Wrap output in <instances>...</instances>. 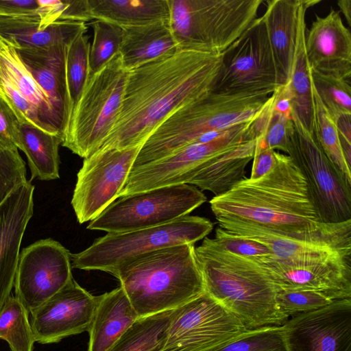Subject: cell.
Instances as JSON below:
<instances>
[{"mask_svg": "<svg viewBox=\"0 0 351 351\" xmlns=\"http://www.w3.org/2000/svg\"><path fill=\"white\" fill-rule=\"evenodd\" d=\"M221 59L177 50L130 71L116 123L99 149L143 145L171 114L211 92Z\"/></svg>", "mask_w": 351, "mask_h": 351, "instance_id": "obj_1", "label": "cell"}, {"mask_svg": "<svg viewBox=\"0 0 351 351\" xmlns=\"http://www.w3.org/2000/svg\"><path fill=\"white\" fill-rule=\"evenodd\" d=\"M209 203L218 223L242 222L292 233L320 223L304 176L288 155L278 152L277 164L268 173L245 178Z\"/></svg>", "mask_w": 351, "mask_h": 351, "instance_id": "obj_2", "label": "cell"}, {"mask_svg": "<svg viewBox=\"0 0 351 351\" xmlns=\"http://www.w3.org/2000/svg\"><path fill=\"white\" fill-rule=\"evenodd\" d=\"M205 291L247 330L280 326L286 321L276 304V288L256 258L236 255L205 237L195 247Z\"/></svg>", "mask_w": 351, "mask_h": 351, "instance_id": "obj_3", "label": "cell"}, {"mask_svg": "<svg viewBox=\"0 0 351 351\" xmlns=\"http://www.w3.org/2000/svg\"><path fill=\"white\" fill-rule=\"evenodd\" d=\"M139 318L173 310L205 291L193 244L160 248L121 264L112 274Z\"/></svg>", "mask_w": 351, "mask_h": 351, "instance_id": "obj_4", "label": "cell"}, {"mask_svg": "<svg viewBox=\"0 0 351 351\" xmlns=\"http://www.w3.org/2000/svg\"><path fill=\"white\" fill-rule=\"evenodd\" d=\"M269 97L209 93L180 108L155 128L142 145L132 169L164 158L206 134L251 121Z\"/></svg>", "mask_w": 351, "mask_h": 351, "instance_id": "obj_5", "label": "cell"}, {"mask_svg": "<svg viewBox=\"0 0 351 351\" xmlns=\"http://www.w3.org/2000/svg\"><path fill=\"white\" fill-rule=\"evenodd\" d=\"M179 50L222 53L257 18L263 0H167Z\"/></svg>", "mask_w": 351, "mask_h": 351, "instance_id": "obj_6", "label": "cell"}, {"mask_svg": "<svg viewBox=\"0 0 351 351\" xmlns=\"http://www.w3.org/2000/svg\"><path fill=\"white\" fill-rule=\"evenodd\" d=\"M128 72L119 53L88 77L71 113L63 147L84 158L100 149L118 118Z\"/></svg>", "mask_w": 351, "mask_h": 351, "instance_id": "obj_7", "label": "cell"}, {"mask_svg": "<svg viewBox=\"0 0 351 351\" xmlns=\"http://www.w3.org/2000/svg\"><path fill=\"white\" fill-rule=\"evenodd\" d=\"M213 229L208 219L186 215L158 226L107 233L83 251L71 254V266L112 274L121 264L138 256L175 245H194Z\"/></svg>", "mask_w": 351, "mask_h": 351, "instance_id": "obj_8", "label": "cell"}, {"mask_svg": "<svg viewBox=\"0 0 351 351\" xmlns=\"http://www.w3.org/2000/svg\"><path fill=\"white\" fill-rule=\"evenodd\" d=\"M206 199L201 190L188 184L123 196L91 221L87 229L116 233L158 226L189 215Z\"/></svg>", "mask_w": 351, "mask_h": 351, "instance_id": "obj_9", "label": "cell"}, {"mask_svg": "<svg viewBox=\"0 0 351 351\" xmlns=\"http://www.w3.org/2000/svg\"><path fill=\"white\" fill-rule=\"evenodd\" d=\"M282 85L263 16L222 53L211 92L271 95Z\"/></svg>", "mask_w": 351, "mask_h": 351, "instance_id": "obj_10", "label": "cell"}, {"mask_svg": "<svg viewBox=\"0 0 351 351\" xmlns=\"http://www.w3.org/2000/svg\"><path fill=\"white\" fill-rule=\"evenodd\" d=\"M218 224L230 233L266 245L271 257L284 264H312L351 258V219L338 223L320 222L313 228L292 233L237 221Z\"/></svg>", "mask_w": 351, "mask_h": 351, "instance_id": "obj_11", "label": "cell"}, {"mask_svg": "<svg viewBox=\"0 0 351 351\" xmlns=\"http://www.w3.org/2000/svg\"><path fill=\"white\" fill-rule=\"evenodd\" d=\"M287 155L304 176L319 222L351 219V184L330 161L315 134L296 121Z\"/></svg>", "mask_w": 351, "mask_h": 351, "instance_id": "obj_12", "label": "cell"}, {"mask_svg": "<svg viewBox=\"0 0 351 351\" xmlns=\"http://www.w3.org/2000/svg\"><path fill=\"white\" fill-rule=\"evenodd\" d=\"M247 330L204 291L173 310L160 351H209Z\"/></svg>", "mask_w": 351, "mask_h": 351, "instance_id": "obj_13", "label": "cell"}, {"mask_svg": "<svg viewBox=\"0 0 351 351\" xmlns=\"http://www.w3.org/2000/svg\"><path fill=\"white\" fill-rule=\"evenodd\" d=\"M253 119L232 127L217 139L191 143L164 158L132 169L119 197L163 186L189 184L207 161L249 141L247 131Z\"/></svg>", "mask_w": 351, "mask_h": 351, "instance_id": "obj_14", "label": "cell"}, {"mask_svg": "<svg viewBox=\"0 0 351 351\" xmlns=\"http://www.w3.org/2000/svg\"><path fill=\"white\" fill-rule=\"evenodd\" d=\"M141 146L99 149L84 159L71 202L80 223L93 221L119 198Z\"/></svg>", "mask_w": 351, "mask_h": 351, "instance_id": "obj_15", "label": "cell"}, {"mask_svg": "<svg viewBox=\"0 0 351 351\" xmlns=\"http://www.w3.org/2000/svg\"><path fill=\"white\" fill-rule=\"evenodd\" d=\"M0 94L21 122L60 136L67 124L23 63L16 46L0 36Z\"/></svg>", "mask_w": 351, "mask_h": 351, "instance_id": "obj_16", "label": "cell"}, {"mask_svg": "<svg viewBox=\"0 0 351 351\" xmlns=\"http://www.w3.org/2000/svg\"><path fill=\"white\" fill-rule=\"evenodd\" d=\"M71 254L60 242L41 239L23 249L14 279L15 297L29 313L72 279Z\"/></svg>", "mask_w": 351, "mask_h": 351, "instance_id": "obj_17", "label": "cell"}, {"mask_svg": "<svg viewBox=\"0 0 351 351\" xmlns=\"http://www.w3.org/2000/svg\"><path fill=\"white\" fill-rule=\"evenodd\" d=\"M97 304V296L72 278L60 291L29 313L35 341L40 344L54 343L88 331Z\"/></svg>", "mask_w": 351, "mask_h": 351, "instance_id": "obj_18", "label": "cell"}, {"mask_svg": "<svg viewBox=\"0 0 351 351\" xmlns=\"http://www.w3.org/2000/svg\"><path fill=\"white\" fill-rule=\"evenodd\" d=\"M282 328L287 351H351V299L291 317Z\"/></svg>", "mask_w": 351, "mask_h": 351, "instance_id": "obj_19", "label": "cell"}, {"mask_svg": "<svg viewBox=\"0 0 351 351\" xmlns=\"http://www.w3.org/2000/svg\"><path fill=\"white\" fill-rule=\"evenodd\" d=\"M276 290H314L335 300L351 299V258L287 265L271 256L255 257Z\"/></svg>", "mask_w": 351, "mask_h": 351, "instance_id": "obj_20", "label": "cell"}, {"mask_svg": "<svg viewBox=\"0 0 351 351\" xmlns=\"http://www.w3.org/2000/svg\"><path fill=\"white\" fill-rule=\"evenodd\" d=\"M305 51L311 71L350 81L351 34L339 12L315 16L305 35Z\"/></svg>", "mask_w": 351, "mask_h": 351, "instance_id": "obj_21", "label": "cell"}, {"mask_svg": "<svg viewBox=\"0 0 351 351\" xmlns=\"http://www.w3.org/2000/svg\"><path fill=\"white\" fill-rule=\"evenodd\" d=\"M34 191L27 180L0 204V311L14 287L21 243L34 214Z\"/></svg>", "mask_w": 351, "mask_h": 351, "instance_id": "obj_22", "label": "cell"}, {"mask_svg": "<svg viewBox=\"0 0 351 351\" xmlns=\"http://www.w3.org/2000/svg\"><path fill=\"white\" fill-rule=\"evenodd\" d=\"M38 14L21 16H0V36L19 48L48 49L69 45L86 33V23L58 21L44 30L39 28Z\"/></svg>", "mask_w": 351, "mask_h": 351, "instance_id": "obj_23", "label": "cell"}, {"mask_svg": "<svg viewBox=\"0 0 351 351\" xmlns=\"http://www.w3.org/2000/svg\"><path fill=\"white\" fill-rule=\"evenodd\" d=\"M301 0H267L263 15L282 85L288 82L293 63Z\"/></svg>", "mask_w": 351, "mask_h": 351, "instance_id": "obj_24", "label": "cell"}, {"mask_svg": "<svg viewBox=\"0 0 351 351\" xmlns=\"http://www.w3.org/2000/svg\"><path fill=\"white\" fill-rule=\"evenodd\" d=\"M67 46L58 45L48 49L16 47L23 63L51 98L68 127L71 108L65 71Z\"/></svg>", "mask_w": 351, "mask_h": 351, "instance_id": "obj_25", "label": "cell"}, {"mask_svg": "<svg viewBox=\"0 0 351 351\" xmlns=\"http://www.w3.org/2000/svg\"><path fill=\"white\" fill-rule=\"evenodd\" d=\"M138 318L121 286L98 295L88 330V351H108Z\"/></svg>", "mask_w": 351, "mask_h": 351, "instance_id": "obj_26", "label": "cell"}, {"mask_svg": "<svg viewBox=\"0 0 351 351\" xmlns=\"http://www.w3.org/2000/svg\"><path fill=\"white\" fill-rule=\"evenodd\" d=\"M319 1L301 0L298 37L293 63L287 85L289 91L292 119L309 134H315V104L311 69L305 51L306 10Z\"/></svg>", "mask_w": 351, "mask_h": 351, "instance_id": "obj_27", "label": "cell"}, {"mask_svg": "<svg viewBox=\"0 0 351 351\" xmlns=\"http://www.w3.org/2000/svg\"><path fill=\"white\" fill-rule=\"evenodd\" d=\"M119 54L130 71L160 56L179 50L169 22L123 28Z\"/></svg>", "mask_w": 351, "mask_h": 351, "instance_id": "obj_28", "label": "cell"}, {"mask_svg": "<svg viewBox=\"0 0 351 351\" xmlns=\"http://www.w3.org/2000/svg\"><path fill=\"white\" fill-rule=\"evenodd\" d=\"M256 140L242 143L237 147L207 161L189 184L221 195L245 178V167L253 159Z\"/></svg>", "mask_w": 351, "mask_h": 351, "instance_id": "obj_29", "label": "cell"}, {"mask_svg": "<svg viewBox=\"0 0 351 351\" xmlns=\"http://www.w3.org/2000/svg\"><path fill=\"white\" fill-rule=\"evenodd\" d=\"M93 19L122 28L169 22L167 0H88Z\"/></svg>", "mask_w": 351, "mask_h": 351, "instance_id": "obj_30", "label": "cell"}, {"mask_svg": "<svg viewBox=\"0 0 351 351\" xmlns=\"http://www.w3.org/2000/svg\"><path fill=\"white\" fill-rule=\"evenodd\" d=\"M62 141L63 138L58 134L45 132L27 121L21 123L17 148L27 157L31 181L59 178L58 150Z\"/></svg>", "mask_w": 351, "mask_h": 351, "instance_id": "obj_31", "label": "cell"}, {"mask_svg": "<svg viewBox=\"0 0 351 351\" xmlns=\"http://www.w3.org/2000/svg\"><path fill=\"white\" fill-rule=\"evenodd\" d=\"M172 312L138 318L108 351H160Z\"/></svg>", "mask_w": 351, "mask_h": 351, "instance_id": "obj_32", "label": "cell"}, {"mask_svg": "<svg viewBox=\"0 0 351 351\" xmlns=\"http://www.w3.org/2000/svg\"><path fill=\"white\" fill-rule=\"evenodd\" d=\"M29 313L21 302L10 295L0 311V339L10 351H33L36 342L29 322Z\"/></svg>", "mask_w": 351, "mask_h": 351, "instance_id": "obj_33", "label": "cell"}, {"mask_svg": "<svg viewBox=\"0 0 351 351\" xmlns=\"http://www.w3.org/2000/svg\"><path fill=\"white\" fill-rule=\"evenodd\" d=\"M90 47L88 36L84 34L66 48V81L71 113L88 78Z\"/></svg>", "mask_w": 351, "mask_h": 351, "instance_id": "obj_34", "label": "cell"}, {"mask_svg": "<svg viewBox=\"0 0 351 351\" xmlns=\"http://www.w3.org/2000/svg\"><path fill=\"white\" fill-rule=\"evenodd\" d=\"M313 91L315 137L330 161L351 184L350 167L344 158L335 122L326 110L313 88Z\"/></svg>", "mask_w": 351, "mask_h": 351, "instance_id": "obj_35", "label": "cell"}, {"mask_svg": "<svg viewBox=\"0 0 351 351\" xmlns=\"http://www.w3.org/2000/svg\"><path fill=\"white\" fill-rule=\"evenodd\" d=\"M313 88L335 122L343 114H351L350 81L311 70Z\"/></svg>", "mask_w": 351, "mask_h": 351, "instance_id": "obj_36", "label": "cell"}, {"mask_svg": "<svg viewBox=\"0 0 351 351\" xmlns=\"http://www.w3.org/2000/svg\"><path fill=\"white\" fill-rule=\"evenodd\" d=\"M93 40L89 53V75L99 71L119 53L123 28L113 23L96 20L93 23Z\"/></svg>", "mask_w": 351, "mask_h": 351, "instance_id": "obj_37", "label": "cell"}, {"mask_svg": "<svg viewBox=\"0 0 351 351\" xmlns=\"http://www.w3.org/2000/svg\"><path fill=\"white\" fill-rule=\"evenodd\" d=\"M209 351H287L282 326L247 330Z\"/></svg>", "mask_w": 351, "mask_h": 351, "instance_id": "obj_38", "label": "cell"}, {"mask_svg": "<svg viewBox=\"0 0 351 351\" xmlns=\"http://www.w3.org/2000/svg\"><path fill=\"white\" fill-rule=\"evenodd\" d=\"M276 304L282 317L316 311L330 305L335 300L314 290H276Z\"/></svg>", "mask_w": 351, "mask_h": 351, "instance_id": "obj_39", "label": "cell"}, {"mask_svg": "<svg viewBox=\"0 0 351 351\" xmlns=\"http://www.w3.org/2000/svg\"><path fill=\"white\" fill-rule=\"evenodd\" d=\"M25 164L18 149L0 145V204L27 181Z\"/></svg>", "mask_w": 351, "mask_h": 351, "instance_id": "obj_40", "label": "cell"}, {"mask_svg": "<svg viewBox=\"0 0 351 351\" xmlns=\"http://www.w3.org/2000/svg\"><path fill=\"white\" fill-rule=\"evenodd\" d=\"M294 130L292 117L274 111L272 104V111L265 131L256 140L268 148L278 149L287 154Z\"/></svg>", "mask_w": 351, "mask_h": 351, "instance_id": "obj_41", "label": "cell"}, {"mask_svg": "<svg viewBox=\"0 0 351 351\" xmlns=\"http://www.w3.org/2000/svg\"><path fill=\"white\" fill-rule=\"evenodd\" d=\"M216 243L226 251L232 254L246 257H270L272 254L265 244L233 234L218 227L213 238Z\"/></svg>", "mask_w": 351, "mask_h": 351, "instance_id": "obj_42", "label": "cell"}, {"mask_svg": "<svg viewBox=\"0 0 351 351\" xmlns=\"http://www.w3.org/2000/svg\"><path fill=\"white\" fill-rule=\"evenodd\" d=\"M21 123L14 109L0 94V145L18 149Z\"/></svg>", "mask_w": 351, "mask_h": 351, "instance_id": "obj_43", "label": "cell"}, {"mask_svg": "<svg viewBox=\"0 0 351 351\" xmlns=\"http://www.w3.org/2000/svg\"><path fill=\"white\" fill-rule=\"evenodd\" d=\"M278 162V152L268 148L256 140L253 156L251 180L261 178L271 171Z\"/></svg>", "mask_w": 351, "mask_h": 351, "instance_id": "obj_44", "label": "cell"}, {"mask_svg": "<svg viewBox=\"0 0 351 351\" xmlns=\"http://www.w3.org/2000/svg\"><path fill=\"white\" fill-rule=\"evenodd\" d=\"M37 0H0V16L36 15Z\"/></svg>", "mask_w": 351, "mask_h": 351, "instance_id": "obj_45", "label": "cell"}, {"mask_svg": "<svg viewBox=\"0 0 351 351\" xmlns=\"http://www.w3.org/2000/svg\"><path fill=\"white\" fill-rule=\"evenodd\" d=\"M64 8L59 21L86 22L93 19L88 0H64Z\"/></svg>", "mask_w": 351, "mask_h": 351, "instance_id": "obj_46", "label": "cell"}, {"mask_svg": "<svg viewBox=\"0 0 351 351\" xmlns=\"http://www.w3.org/2000/svg\"><path fill=\"white\" fill-rule=\"evenodd\" d=\"M339 136L351 143V114H343L335 121Z\"/></svg>", "mask_w": 351, "mask_h": 351, "instance_id": "obj_47", "label": "cell"}, {"mask_svg": "<svg viewBox=\"0 0 351 351\" xmlns=\"http://www.w3.org/2000/svg\"><path fill=\"white\" fill-rule=\"evenodd\" d=\"M339 11L345 16L347 23L351 26V1L350 0H339L337 1Z\"/></svg>", "mask_w": 351, "mask_h": 351, "instance_id": "obj_48", "label": "cell"}]
</instances>
